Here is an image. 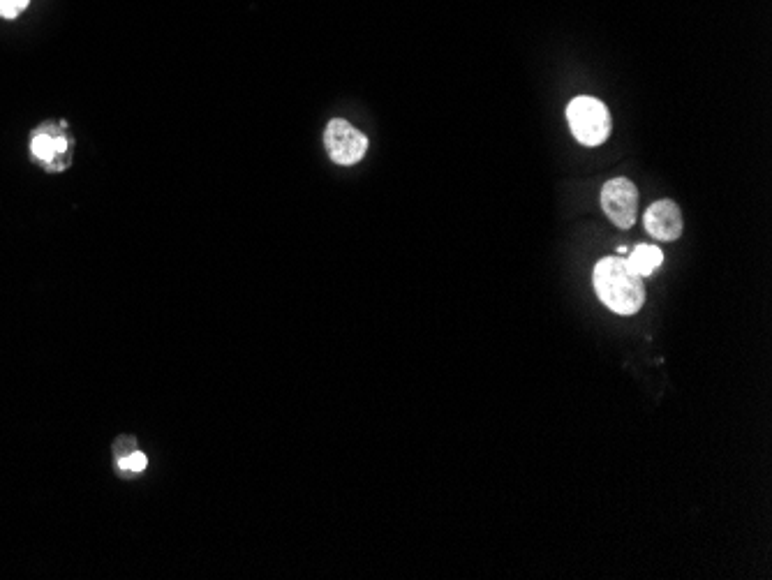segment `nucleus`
<instances>
[{
  "instance_id": "423d86ee",
  "label": "nucleus",
  "mask_w": 772,
  "mask_h": 580,
  "mask_svg": "<svg viewBox=\"0 0 772 580\" xmlns=\"http://www.w3.org/2000/svg\"><path fill=\"white\" fill-rule=\"evenodd\" d=\"M627 262L645 280V278H650V275L655 273L659 266H662L664 252L659 250L657 245H638V248H634L632 255H629Z\"/></svg>"
},
{
  "instance_id": "20e7f679",
  "label": "nucleus",
  "mask_w": 772,
  "mask_h": 580,
  "mask_svg": "<svg viewBox=\"0 0 772 580\" xmlns=\"http://www.w3.org/2000/svg\"><path fill=\"white\" fill-rule=\"evenodd\" d=\"M601 208L620 229H632L638 211V190L629 178H611L601 190Z\"/></svg>"
},
{
  "instance_id": "f257e3e1",
  "label": "nucleus",
  "mask_w": 772,
  "mask_h": 580,
  "mask_svg": "<svg viewBox=\"0 0 772 580\" xmlns=\"http://www.w3.org/2000/svg\"><path fill=\"white\" fill-rule=\"evenodd\" d=\"M592 280L601 303L618 315L629 317L643 308L645 282L629 266L627 257H604L597 262Z\"/></svg>"
},
{
  "instance_id": "7ed1b4c3",
  "label": "nucleus",
  "mask_w": 772,
  "mask_h": 580,
  "mask_svg": "<svg viewBox=\"0 0 772 580\" xmlns=\"http://www.w3.org/2000/svg\"><path fill=\"white\" fill-rule=\"evenodd\" d=\"M326 153L338 165H356L368 151V137L343 118H333L324 130Z\"/></svg>"
},
{
  "instance_id": "39448f33",
  "label": "nucleus",
  "mask_w": 772,
  "mask_h": 580,
  "mask_svg": "<svg viewBox=\"0 0 772 580\" xmlns=\"http://www.w3.org/2000/svg\"><path fill=\"white\" fill-rule=\"evenodd\" d=\"M645 229L652 239L671 243L678 241L682 236V213L680 208L671 199H662V202H655L648 211H645Z\"/></svg>"
},
{
  "instance_id": "f03ea898",
  "label": "nucleus",
  "mask_w": 772,
  "mask_h": 580,
  "mask_svg": "<svg viewBox=\"0 0 772 580\" xmlns=\"http://www.w3.org/2000/svg\"><path fill=\"white\" fill-rule=\"evenodd\" d=\"M567 121L574 137L583 146L604 144L613 128L606 104L597 98H590V95H581V98L569 102Z\"/></svg>"
},
{
  "instance_id": "6e6552de",
  "label": "nucleus",
  "mask_w": 772,
  "mask_h": 580,
  "mask_svg": "<svg viewBox=\"0 0 772 580\" xmlns=\"http://www.w3.org/2000/svg\"><path fill=\"white\" fill-rule=\"evenodd\" d=\"M31 0H0V17L14 19L26 10Z\"/></svg>"
},
{
  "instance_id": "0eeeda50",
  "label": "nucleus",
  "mask_w": 772,
  "mask_h": 580,
  "mask_svg": "<svg viewBox=\"0 0 772 580\" xmlns=\"http://www.w3.org/2000/svg\"><path fill=\"white\" fill-rule=\"evenodd\" d=\"M63 148H65V139H54L49 135H37L33 139V155L37 160H44V162L54 160L58 153H63Z\"/></svg>"
},
{
  "instance_id": "1a4fd4ad",
  "label": "nucleus",
  "mask_w": 772,
  "mask_h": 580,
  "mask_svg": "<svg viewBox=\"0 0 772 580\" xmlns=\"http://www.w3.org/2000/svg\"><path fill=\"white\" fill-rule=\"evenodd\" d=\"M121 467H123V470H130V472L146 470V456L141 451H135V453H132V456L121 460Z\"/></svg>"
}]
</instances>
